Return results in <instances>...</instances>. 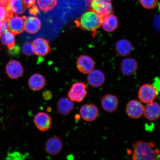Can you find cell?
<instances>
[{
	"mask_svg": "<svg viewBox=\"0 0 160 160\" xmlns=\"http://www.w3.org/2000/svg\"><path fill=\"white\" fill-rule=\"evenodd\" d=\"M152 142L138 141L134 143L132 159L134 160H156L159 158L160 151L155 149Z\"/></svg>",
	"mask_w": 160,
	"mask_h": 160,
	"instance_id": "1",
	"label": "cell"
},
{
	"mask_svg": "<svg viewBox=\"0 0 160 160\" xmlns=\"http://www.w3.org/2000/svg\"><path fill=\"white\" fill-rule=\"evenodd\" d=\"M102 18L92 10L86 12L79 21H76L78 27L87 31L95 32L101 27Z\"/></svg>",
	"mask_w": 160,
	"mask_h": 160,
	"instance_id": "2",
	"label": "cell"
},
{
	"mask_svg": "<svg viewBox=\"0 0 160 160\" xmlns=\"http://www.w3.org/2000/svg\"><path fill=\"white\" fill-rule=\"evenodd\" d=\"M91 9L102 18L112 13V0H92Z\"/></svg>",
	"mask_w": 160,
	"mask_h": 160,
	"instance_id": "3",
	"label": "cell"
},
{
	"mask_svg": "<svg viewBox=\"0 0 160 160\" xmlns=\"http://www.w3.org/2000/svg\"><path fill=\"white\" fill-rule=\"evenodd\" d=\"M87 86L85 83L78 82L72 86L68 93V97L73 102H81L87 95Z\"/></svg>",
	"mask_w": 160,
	"mask_h": 160,
	"instance_id": "4",
	"label": "cell"
},
{
	"mask_svg": "<svg viewBox=\"0 0 160 160\" xmlns=\"http://www.w3.org/2000/svg\"><path fill=\"white\" fill-rule=\"evenodd\" d=\"M158 93L153 85L146 84L140 87L138 97L142 102L147 104L153 101L157 98Z\"/></svg>",
	"mask_w": 160,
	"mask_h": 160,
	"instance_id": "5",
	"label": "cell"
},
{
	"mask_svg": "<svg viewBox=\"0 0 160 160\" xmlns=\"http://www.w3.org/2000/svg\"><path fill=\"white\" fill-rule=\"evenodd\" d=\"M33 122L36 127L40 131L45 132L51 128L52 119L48 114L39 112L34 117Z\"/></svg>",
	"mask_w": 160,
	"mask_h": 160,
	"instance_id": "6",
	"label": "cell"
},
{
	"mask_svg": "<svg viewBox=\"0 0 160 160\" xmlns=\"http://www.w3.org/2000/svg\"><path fill=\"white\" fill-rule=\"evenodd\" d=\"M25 16L20 17L14 15L8 21V29L14 35H19L24 31Z\"/></svg>",
	"mask_w": 160,
	"mask_h": 160,
	"instance_id": "7",
	"label": "cell"
},
{
	"mask_svg": "<svg viewBox=\"0 0 160 160\" xmlns=\"http://www.w3.org/2000/svg\"><path fill=\"white\" fill-rule=\"evenodd\" d=\"M144 107L141 102L136 100H131L127 103L126 111L131 118H139L143 115Z\"/></svg>",
	"mask_w": 160,
	"mask_h": 160,
	"instance_id": "8",
	"label": "cell"
},
{
	"mask_svg": "<svg viewBox=\"0 0 160 160\" xmlns=\"http://www.w3.org/2000/svg\"><path fill=\"white\" fill-rule=\"evenodd\" d=\"M99 114V110L97 106L91 104H86L82 106L80 110V116L87 122L95 121L98 117Z\"/></svg>",
	"mask_w": 160,
	"mask_h": 160,
	"instance_id": "9",
	"label": "cell"
},
{
	"mask_svg": "<svg viewBox=\"0 0 160 160\" xmlns=\"http://www.w3.org/2000/svg\"><path fill=\"white\" fill-rule=\"evenodd\" d=\"M63 143L58 137H53L49 138L46 142L45 149L48 154L52 156L58 154L63 148Z\"/></svg>",
	"mask_w": 160,
	"mask_h": 160,
	"instance_id": "10",
	"label": "cell"
},
{
	"mask_svg": "<svg viewBox=\"0 0 160 160\" xmlns=\"http://www.w3.org/2000/svg\"><path fill=\"white\" fill-rule=\"evenodd\" d=\"M34 53L40 57H43L51 51L49 42L42 38H37L33 42L32 44Z\"/></svg>",
	"mask_w": 160,
	"mask_h": 160,
	"instance_id": "11",
	"label": "cell"
},
{
	"mask_svg": "<svg viewBox=\"0 0 160 160\" xmlns=\"http://www.w3.org/2000/svg\"><path fill=\"white\" fill-rule=\"evenodd\" d=\"M78 69L85 74L89 73L95 68L94 62L91 57L87 55L80 56L77 61Z\"/></svg>",
	"mask_w": 160,
	"mask_h": 160,
	"instance_id": "12",
	"label": "cell"
},
{
	"mask_svg": "<svg viewBox=\"0 0 160 160\" xmlns=\"http://www.w3.org/2000/svg\"><path fill=\"white\" fill-rule=\"evenodd\" d=\"M7 74L10 78L17 79L23 75L24 70L22 66L19 62L12 60L9 62L6 68Z\"/></svg>",
	"mask_w": 160,
	"mask_h": 160,
	"instance_id": "13",
	"label": "cell"
},
{
	"mask_svg": "<svg viewBox=\"0 0 160 160\" xmlns=\"http://www.w3.org/2000/svg\"><path fill=\"white\" fill-rule=\"evenodd\" d=\"M101 105L106 111L109 113H113L118 107L119 100L114 95H106L101 99Z\"/></svg>",
	"mask_w": 160,
	"mask_h": 160,
	"instance_id": "14",
	"label": "cell"
},
{
	"mask_svg": "<svg viewBox=\"0 0 160 160\" xmlns=\"http://www.w3.org/2000/svg\"><path fill=\"white\" fill-rule=\"evenodd\" d=\"M143 115L149 121L158 119L160 116V107L158 103L154 101L147 103L144 107Z\"/></svg>",
	"mask_w": 160,
	"mask_h": 160,
	"instance_id": "15",
	"label": "cell"
},
{
	"mask_svg": "<svg viewBox=\"0 0 160 160\" xmlns=\"http://www.w3.org/2000/svg\"><path fill=\"white\" fill-rule=\"evenodd\" d=\"M75 108L73 102L67 98H62L58 102L57 109L59 114L63 116L69 115Z\"/></svg>",
	"mask_w": 160,
	"mask_h": 160,
	"instance_id": "16",
	"label": "cell"
},
{
	"mask_svg": "<svg viewBox=\"0 0 160 160\" xmlns=\"http://www.w3.org/2000/svg\"><path fill=\"white\" fill-rule=\"evenodd\" d=\"M105 81L104 74L99 70H93L88 73L87 81L92 87L99 88L101 87Z\"/></svg>",
	"mask_w": 160,
	"mask_h": 160,
	"instance_id": "17",
	"label": "cell"
},
{
	"mask_svg": "<svg viewBox=\"0 0 160 160\" xmlns=\"http://www.w3.org/2000/svg\"><path fill=\"white\" fill-rule=\"evenodd\" d=\"M41 27V22L38 17L29 16L25 20L24 29L30 34H35L39 31Z\"/></svg>",
	"mask_w": 160,
	"mask_h": 160,
	"instance_id": "18",
	"label": "cell"
},
{
	"mask_svg": "<svg viewBox=\"0 0 160 160\" xmlns=\"http://www.w3.org/2000/svg\"><path fill=\"white\" fill-rule=\"evenodd\" d=\"M46 84L45 78L39 73H35L32 75L28 81L29 88L34 91H41L44 88Z\"/></svg>",
	"mask_w": 160,
	"mask_h": 160,
	"instance_id": "19",
	"label": "cell"
},
{
	"mask_svg": "<svg viewBox=\"0 0 160 160\" xmlns=\"http://www.w3.org/2000/svg\"><path fill=\"white\" fill-rule=\"evenodd\" d=\"M102 27L108 32H111L118 27V21L117 17L112 13L102 18Z\"/></svg>",
	"mask_w": 160,
	"mask_h": 160,
	"instance_id": "20",
	"label": "cell"
},
{
	"mask_svg": "<svg viewBox=\"0 0 160 160\" xmlns=\"http://www.w3.org/2000/svg\"><path fill=\"white\" fill-rule=\"evenodd\" d=\"M7 8L9 11L15 15L22 14L27 9L23 0H8Z\"/></svg>",
	"mask_w": 160,
	"mask_h": 160,
	"instance_id": "21",
	"label": "cell"
},
{
	"mask_svg": "<svg viewBox=\"0 0 160 160\" xmlns=\"http://www.w3.org/2000/svg\"><path fill=\"white\" fill-rule=\"evenodd\" d=\"M138 63L135 59L128 58L123 60L121 65L122 73L125 75L133 74L137 71Z\"/></svg>",
	"mask_w": 160,
	"mask_h": 160,
	"instance_id": "22",
	"label": "cell"
},
{
	"mask_svg": "<svg viewBox=\"0 0 160 160\" xmlns=\"http://www.w3.org/2000/svg\"><path fill=\"white\" fill-rule=\"evenodd\" d=\"M116 51L121 56L129 54L132 50V46L130 42L125 39H122L118 41L116 45Z\"/></svg>",
	"mask_w": 160,
	"mask_h": 160,
	"instance_id": "23",
	"label": "cell"
},
{
	"mask_svg": "<svg viewBox=\"0 0 160 160\" xmlns=\"http://www.w3.org/2000/svg\"><path fill=\"white\" fill-rule=\"evenodd\" d=\"M40 9L44 12L51 11L57 4V0H37Z\"/></svg>",
	"mask_w": 160,
	"mask_h": 160,
	"instance_id": "24",
	"label": "cell"
},
{
	"mask_svg": "<svg viewBox=\"0 0 160 160\" xmlns=\"http://www.w3.org/2000/svg\"><path fill=\"white\" fill-rule=\"evenodd\" d=\"M2 41L3 44L7 45L9 49H13L15 46V35L11 32L7 31L3 33Z\"/></svg>",
	"mask_w": 160,
	"mask_h": 160,
	"instance_id": "25",
	"label": "cell"
},
{
	"mask_svg": "<svg viewBox=\"0 0 160 160\" xmlns=\"http://www.w3.org/2000/svg\"><path fill=\"white\" fill-rule=\"evenodd\" d=\"M30 157L28 153H22L18 151H13L8 154L7 159L23 160L28 159Z\"/></svg>",
	"mask_w": 160,
	"mask_h": 160,
	"instance_id": "26",
	"label": "cell"
},
{
	"mask_svg": "<svg viewBox=\"0 0 160 160\" xmlns=\"http://www.w3.org/2000/svg\"><path fill=\"white\" fill-rule=\"evenodd\" d=\"M14 15L12 12L7 9V6L0 5V21L6 20L8 21L10 18Z\"/></svg>",
	"mask_w": 160,
	"mask_h": 160,
	"instance_id": "27",
	"label": "cell"
},
{
	"mask_svg": "<svg viewBox=\"0 0 160 160\" xmlns=\"http://www.w3.org/2000/svg\"><path fill=\"white\" fill-rule=\"evenodd\" d=\"M144 8L147 9H152L157 7L158 0H139Z\"/></svg>",
	"mask_w": 160,
	"mask_h": 160,
	"instance_id": "28",
	"label": "cell"
},
{
	"mask_svg": "<svg viewBox=\"0 0 160 160\" xmlns=\"http://www.w3.org/2000/svg\"><path fill=\"white\" fill-rule=\"evenodd\" d=\"M22 51L26 56H31L34 54L32 44L29 42L25 43L22 47Z\"/></svg>",
	"mask_w": 160,
	"mask_h": 160,
	"instance_id": "29",
	"label": "cell"
},
{
	"mask_svg": "<svg viewBox=\"0 0 160 160\" xmlns=\"http://www.w3.org/2000/svg\"><path fill=\"white\" fill-rule=\"evenodd\" d=\"M8 22L6 20L0 21V31L4 33L8 31Z\"/></svg>",
	"mask_w": 160,
	"mask_h": 160,
	"instance_id": "30",
	"label": "cell"
},
{
	"mask_svg": "<svg viewBox=\"0 0 160 160\" xmlns=\"http://www.w3.org/2000/svg\"><path fill=\"white\" fill-rule=\"evenodd\" d=\"M29 13L30 14L33 15H37L39 13V11L38 8L37 6L33 5L30 8Z\"/></svg>",
	"mask_w": 160,
	"mask_h": 160,
	"instance_id": "31",
	"label": "cell"
},
{
	"mask_svg": "<svg viewBox=\"0 0 160 160\" xmlns=\"http://www.w3.org/2000/svg\"><path fill=\"white\" fill-rule=\"evenodd\" d=\"M20 52V48L18 45L14 47L13 49H10L9 53L11 55H16L18 54Z\"/></svg>",
	"mask_w": 160,
	"mask_h": 160,
	"instance_id": "32",
	"label": "cell"
},
{
	"mask_svg": "<svg viewBox=\"0 0 160 160\" xmlns=\"http://www.w3.org/2000/svg\"><path fill=\"white\" fill-rule=\"evenodd\" d=\"M53 95L52 93V92L49 91H47L44 92L43 93V99L47 101H49L51 100L52 98Z\"/></svg>",
	"mask_w": 160,
	"mask_h": 160,
	"instance_id": "33",
	"label": "cell"
},
{
	"mask_svg": "<svg viewBox=\"0 0 160 160\" xmlns=\"http://www.w3.org/2000/svg\"><path fill=\"white\" fill-rule=\"evenodd\" d=\"M23 1L27 7L29 8L34 5L36 3V0H23Z\"/></svg>",
	"mask_w": 160,
	"mask_h": 160,
	"instance_id": "34",
	"label": "cell"
},
{
	"mask_svg": "<svg viewBox=\"0 0 160 160\" xmlns=\"http://www.w3.org/2000/svg\"><path fill=\"white\" fill-rule=\"evenodd\" d=\"M80 115H76L75 116V118L76 119H77V120L79 119H80Z\"/></svg>",
	"mask_w": 160,
	"mask_h": 160,
	"instance_id": "35",
	"label": "cell"
},
{
	"mask_svg": "<svg viewBox=\"0 0 160 160\" xmlns=\"http://www.w3.org/2000/svg\"><path fill=\"white\" fill-rule=\"evenodd\" d=\"M1 31H0V38H1Z\"/></svg>",
	"mask_w": 160,
	"mask_h": 160,
	"instance_id": "36",
	"label": "cell"
}]
</instances>
